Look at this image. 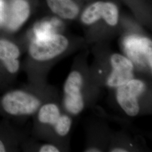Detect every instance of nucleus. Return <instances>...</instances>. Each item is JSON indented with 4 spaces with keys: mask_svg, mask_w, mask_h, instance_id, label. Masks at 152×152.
I'll return each mask as SVG.
<instances>
[{
    "mask_svg": "<svg viewBox=\"0 0 152 152\" xmlns=\"http://www.w3.org/2000/svg\"><path fill=\"white\" fill-rule=\"evenodd\" d=\"M60 116L59 109L56 104H47L40 109L38 120L42 124L54 126Z\"/></svg>",
    "mask_w": 152,
    "mask_h": 152,
    "instance_id": "1a4fd4ad",
    "label": "nucleus"
},
{
    "mask_svg": "<svg viewBox=\"0 0 152 152\" xmlns=\"http://www.w3.org/2000/svg\"><path fill=\"white\" fill-rule=\"evenodd\" d=\"M85 152H101V151L100 149H99L98 148H89L87 149L86 151H85Z\"/></svg>",
    "mask_w": 152,
    "mask_h": 152,
    "instance_id": "dca6fc26",
    "label": "nucleus"
},
{
    "mask_svg": "<svg viewBox=\"0 0 152 152\" xmlns=\"http://www.w3.org/2000/svg\"><path fill=\"white\" fill-rule=\"evenodd\" d=\"M83 78L78 71H73L69 75L64 86V98H83L81 89Z\"/></svg>",
    "mask_w": 152,
    "mask_h": 152,
    "instance_id": "6e6552de",
    "label": "nucleus"
},
{
    "mask_svg": "<svg viewBox=\"0 0 152 152\" xmlns=\"http://www.w3.org/2000/svg\"><path fill=\"white\" fill-rule=\"evenodd\" d=\"M110 152H128L126 149L125 148H115L112 149Z\"/></svg>",
    "mask_w": 152,
    "mask_h": 152,
    "instance_id": "2eb2a0df",
    "label": "nucleus"
},
{
    "mask_svg": "<svg viewBox=\"0 0 152 152\" xmlns=\"http://www.w3.org/2000/svg\"><path fill=\"white\" fill-rule=\"evenodd\" d=\"M112 71L109 75L107 83L109 86L118 87L133 79L134 65L125 56L114 54L110 57Z\"/></svg>",
    "mask_w": 152,
    "mask_h": 152,
    "instance_id": "39448f33",
    "label": "nucleus"
},
{
    "mask_svg": "<svg viewBox=\"0 0 152 152\" xmlns=\"http://www.w3.org/2000/svg\"><path fill=\"white\" fill-rule=\"evenodd\" d=\"M5 148L3 142L0 140V152H5Z\"/></svg>",
    "mask_w": 152,
    "mask_h": 152,
    "instance_id": "f3484780",
    "label": "nucleus"
},
{
    "mask_svg": "<svg viewBox=\"0 0 152 152\" xmlns=\"http://www.w3.org/2000/svg\"><path fill=\"white\" fill-rule=\"evenodd\" d=\"M50 9L55 14L64 19H73L77 16L80 9L72 0H46Z\"/></svg>",
    "mask_w": 152,
    "mask_h": 152,
    "instance_id": "0eeeda50",
    "label": "nucleus"
},
{
    "mask_svg": "<svg viewBox=\"0 0 152 152\" xmlns=\"http://www.w3.org/2000/svg\"><path fill=\"white\" fill-rule=\"evenodd\" d=\"M72 125L71 118L66 115H60V117L55 124V130L60 136L66 135L69 132Z\"/></svg>",
    "mask_w": 152,
    "mask_h": 152,
    "instance_id": "9b49d317",
    "label": "nucleus"
},
{
    "mask_svg": "<svg viewBox=\"0 0 152 152\" xmlns=\"http://www.w3.org/2000/svg\"><path fill=\"white\" fill-rule=\"evenodd\" d=\"M145 87L144 82L134 78L117 87V102L128 115L134 117L139 113L140 106L137 99L144 92Z\"/></svg>",
    "mask_w": 152,
    "mask_h": 152,
    "instance_id": "f03ea898",
    "label": "nucleus"
},
{
    "mask_svg": "<svg viewBox=\"0 0 152 152\" xmlns=\"http://www.w3.org/2000/svg\"><path fill=\"white\" fill-rule=\"evenodd\" d=\"M19 55V50L15 44L7 40L0 39V60L3 63L17 59Z\"/></svg>",
    "mask_w": 152,
    "mask_h": 152,
    "instance_id": "9d476101",
    "label": "nucleus"
},
{
    "mask_svg": "<svg viewBox=\"0 0 152 152\" xmlns=\"http://www.w3.org/2000/svg\"><path fill=\"white\" fill-rule=\"evenodd\" d=\"M4 109L8 113L14 115L33 114L39 108L41 102L32 95L22 91L9 92L2 101Z\"/></svg>",
    "mask_w": 152,
    "mask_h": 152,
    "instance_id": "7ed1b4c3",
    "label": "nucleus"
},
{
    "mask_svg": "<svg viewBox=\"0 0 152 152\" xmlns=\"http://www.w3.org/2000/svg\"><path fill=\"white\" fill-rule=\"evenodd\" d=\"M68 45L65 36L52 33L33 40L29 46V53L35 60H50L64 52Z\"/></svg>",
    "mask_w": 152,
    "mask_h": 152,
    "instance_id": "f257e3e1",
    "label": "nucleus"
},
{
    "mask_svg": "<svg viewBox=\"0 0 152 152\" xmlns=\"http://www.w3.org/2000/svg\"><path fill=\"white\" fill-rule=\"evenodd\" d=\"M102 18L110 26L117 24L119 12L117 6L110 2L97 1L88 6L82 14V22L91 25Z\"/></svg>",
    "mask_w": 152,
    "mask_h": 152,
    "instance_id": "20e7f679",
    "label": "nucleus"
},
{
    "mask_svg": "<svg viewBox=\"0 0 152 152\" xmlns=\"http://www.w3.org/2000/svg\"><path fill=\"white\" fill-rule=\"evenodd\" d=\"M41 152H59V150L56 147L51 144H46L42 146L39 149Z\"/></svg>",
    "mask_w": 152,
    "mask_h": 152,
    "instance_id": "ddd939ff",
    "label": "nucleus"
},
{
    "mask_svg": "<svg viewBox=\"0 0 152 152\" xmlns=\"http://www.w3.org/2000/svg\"><path fill=\"white\" fill-rule=\"evenodd\" d=\"M7 70L11 73H15L19 68V62L18 59L8 60L4 63Z\"/></svg>",
    "mask_w": 152,
    "mask_h": 152,
    "instance_id": "f8f14e48",
    "label": "nucleus"
},
{
    "mask_svg": "<svg viewBox=\"0 0 152 152\" xmlns=\"http://www.w3.org/2000/svg\"><path fill=\"white\" fill-rule=\"evenodd\" d=\"M5 3L4 0H0V24L4 23L5 14Z\"/></svg>",
    "mask_w": 152,
    "mask_h": 152,
    "instance_id": "4468645a",
    "label": "nucleus"
},
{
    "mask_svg": "<svg viewBox=\"0 0 152 152\" xmlns=\"http://www.w3.org/2000/svg\"><path fill=\"white\" fill-rule=\"evenodd\" d=\"M30 14V6L25 0H15L6 7L4 23L9 30L18 29L26 22Z\"/></svg>",
    "mask_w": 152,
    "mask_h": 152,
    "instance_id": "423d86ee",
    "label": "nucleus"
}]
</instances>
